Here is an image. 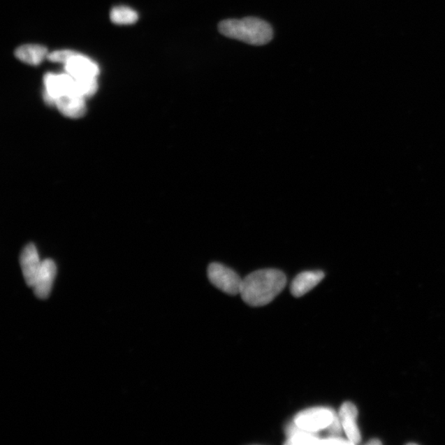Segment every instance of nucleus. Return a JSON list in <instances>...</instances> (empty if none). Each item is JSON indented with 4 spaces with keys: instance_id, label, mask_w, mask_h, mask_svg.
I'll return each mask as SVG.
<instances>
[{
    "instance_id": "obj_1",
    "label": "nucleus",
    "mask_w": 445,
    "mask_h": 445,
    "mask_svg": "<svg viewBox=\"0 0 445 445\" xmlns=\"http://www.w3.org/2000/svg\"><path fill=\"white\" fill-rule=\"evenodd\" d=\"M286 282V275L282 270H256L242 279L240 295L242 300L250 306H265L284 290Z\"/></svg>"
},
{
    "instance_id": "obj_2",
    "label": "nucleus",
    "mask_w": 445,
    "mask_h": 445,
    "mask_svg": "<svg viewBox=\"0 0 445 445\" xmlns=\"http://www.w3.org/2000/svg\"><path fill=\"white\" fill-rule=\"evenodd\" d=\"M219 33L226 38L251 45H263L272 40L274 31L268 22L254 17L226 20L219 22Z\"/></svg>"
},
{
    "instance_id": "obj_3",
    "label": "nucleus",
    "mask_w": 445,
    "mask_h": 445,
    "mask_svg": "<svg viewBox=\"0 0 445 445\" xmlns=\"http://www.w3.org/2000/svg\"><path fill=\"white\" fill-rule=\"evenodd\" d=\"M337 415L331 408L313 407L298 413L293 422L302 430L318 434L321 430H327Z\"/></svg>"
},
{
    "instance_id": "obj_4",
    "label": "nucleus",
    "mask_w": 445,
    "mask_h": 445,
    "mask_svg": "<svg viewBox=\"0 0 445 445\" xmlns=\"http://www.w3.org/2000/svg\"><path fill=\"white\" fill-rule=\"evenodd\" d=\"M209 281L219 290L229 296L240 295L242 279L235 270L223 264H210L207 270Z\"/></svg>"
},
{
    "instance_id": "obj_5",
    "label": "nucleus",
    "mask_w": 445,
    "mask_h": 445,
    "mask_svg": "<svg viewBox=\"0 0 445 445\" xmlns=\"http://www.w3.org/2000/svg\"><path fill=\"white\" fill-rule=\"evenodd\" d=\"M44 100L45 103L56 105L57 100L63 95L73 94L75 79L68 73H48L44 77Z\"/></svg>"
},
{
    "instance_id": "obj_6",
    "label": "nucleus",
    "mask_w": 445,
    "mask_h": 445,
    "mask_svg": "<svg viewBox=\"0 0 445 445\" xmlns=\"http://www.w3.org/2000/svg\"><path fill=\"white\" fill-rule=\"evenodd\" d=\"M287 442L286 444H350L349 440L341 437H328L321 439L316 433L308 432L298 428L295 422L287 425L286 430Z\"/></svg>"
},
{
    "instance_id": "obj_7",
    "label": "nucleus",
    "mask_w": 445,
    "mask_h": 445,
    "mask_svg": "<svg viewBox=\"0 0 445 445\" xmlns=\"http://www.w3.org/2000/svg\"><path fill=\"white\" fill-rule=\"evenodd\" d=\"M43 261H40L38 251L33 243L27 245L22 250L20 264L27 286L34 287Z\"/></svg>"
},
{
    "instance_id": "obj_8",
    "label": "nucleus",
    "mask_w": 445,
    "mask_h": 445,
    "mask_svg": "<svg viewBox=\"0 0 445 445\" xmlns=\"http://www.w3.org/2000/svg\"><path fill=\"white\" fill-rule=\"evenodd\" d=\"M57 270V265L52 260L47 259L41 263L38 278L34 286L35 295L39 299L45 300L50 296L54 278H56Z\"/></svg>"
},
{
    "instance_id": "obj_9",
    "label": "nucleus",
    "mask_w": 445,
    "mask_h": 445,
    "mask_svg": "<svg viewBox=\"0 0 445 445\" xmlns=\"http://www.w3.org/2000/svg\"><path fill=\"white\" fill-rule=\"evenodd\" d=\"M66 71L73 79L97 78L100 73L97 64L80 53L66 63Z\"/></svg>"
},
{
    "instance_id": "obj_10",
    "label": "nucleus",
    "mask_w": 445,
    "mask_h": 445,
    "mask_svg": "<svg viewBox=\"0 0 445 445\" xmlns=\"http://www.w3.org/2000/svg\"><path fill=\"white\" fill-rule=\"evenodd\" d=\"M338 415L349 442L351 444H359L361 435L356 422L358 410L356 405L351 402H344Z\"/></svg>"
},
{
    "instance_id": "obj_11",
    "label": "nucleus",
    "mask_w": 445,
    "mask_h": 445,
    "mask_svg": "<svg viewBox=\"0 0 445 445\" xmlns=\"http://www.w3.org/2000/svg\"><path fill=\"white\" fill-rule=\"evenodd\" d=\"M325 273L322 270H309L301 272L293 279L291 291L293 296L299 298L313 290L323 281Z\"/></svg>"
},
{
    "instance_id": "obj_12",
    "label": "nucleus",
    "mask_w": 445,
    "mask_h": 445,
    "mask_svg": "<svg viewBox=\"0 0 445 445\" xmlns=\"http://www.w3.org/2000/svg\"><path fill=\"white\" fill-rule=\"evenodd\" d=\"M56 105L64 116L73 119L84 117L86 112L85 99L77 94H66L57 100Z\"/></svg>"
},
{
    "instance_id": "obj_13",
    "label": "nucleus",
    "mask_w": 445,
    "mask_h": 445,
    "mask_svg": "<svg viewBox=\"0 0 445 445\" xmlns=\"http://www.w3.org/2000/svg\"><path fill=\"white\" fill-rule=\"evenodd\" d=\"M15 57L20 61L31 66H38L48 58L47 48L40 45H24L15 50Z\"/></svg>"
},
{
    "instance_id": "obj_14",
    "label": "nucleus",
    "mask_w": 445,
    "mask_h": 445,
    "mask_svg": "<svg viewBox=\"0 0 445 445\" xmlns=\"http://www.w3.org/2000/svg\"><path fill=\"white\" fill-rule=\"evenodd\" d=\"M111 20L116 24H133L138 20V13L132 8L125 6L115 7L112 9Z\"/></svg>"
},
{
    "instance_id": "obj_15",
    "label": "nucleus",
    "mask_w": 445,
    "mask_h": 445,
    "mask_svg": "<svg viewBox=\"0 0 445 445\" xmlns=\"http://www.w3.org/2000/svg\"><path fill=\"white\" fill-rule=\"evenodd\" d=\"M98 90V82L96 78L75 79V87L72 94H77L87 99L94 95Z\"/></svg>"
},
{
    "instance_id": "obj_16",
    "label": "nucleus",
    "mask_w": 445,
    "mask_h": 445,
    "mask_svg": "<svg viewBox=\"0 0 445 445\" xmlns=\"http://www.w3.org/2000/svg\"><path fill=\"white\" fill-rule=\"evenodd\" d=\"M76 54L77 52H73V50H57V52L48 54V59L52 62H61L66 64L67 61H70L73 57H75Z\"/></svg>"
},
{
    "instance_id": "obj_17",
    "label": "nucleus",
    "mask_w": 445,
    "mask_h": 445,
    "mask_svg": "<svg viewBox=\"0 0 445 445\" xmlns=\"http://www.w3.org/2000/svg\"><path fill=\"white\" fill-rule=\"evenodd\" d=\"M382 444V442H379V439H373V440H370V442H369L368 443H367V444Z\"/></svg>"
}]
</instances>
